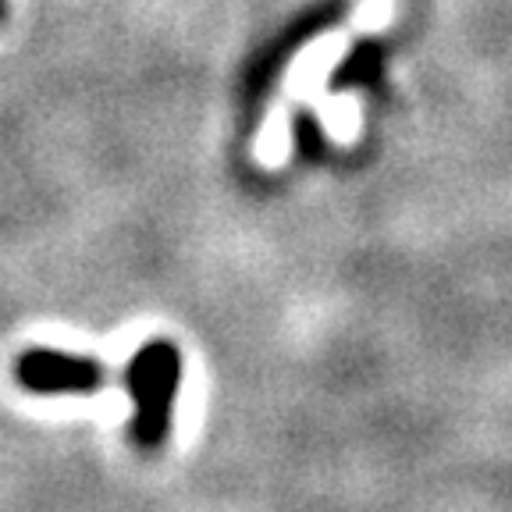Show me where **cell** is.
<instances>
[{"label":"cell","mask_w":512,"mask_h":512,"mask_svg":"<svg viewBox=\"0 0 512 512\" xmlns=\"http://www.w3.org/2000/svg\"><path fill=\"white\" fill-rule=\"evenodd\" d=\"M128 395H132V441L139 448H160L171 434L175 399L182 388V352L168 338H153L128 363Z\"/></svg>","instance_id":"cell-1"},{"label":"cell","mask_w":512,"mask_h":512,"mask_svg":"<svg viewBox=\"0 0 512 512\" xmlns=\"http://www.w3.org/2000/svg\"><path fill=\"white\" fill-rule=\"evenodd\" d=\"M15 377L36 395H89L107 384V367L93 356H72L57 349H29L18 356Z\"/></svg>","instance_id":"cell-2"},{"label":"cell","mask_w":512,"mask_h":512,"mask_svg":"<svg viewBox=\"0 0 512 512\" xmlns=\"http://www.w3.org/2000/svg\"><path fill=\"white\" fill-rule=\"evenodd\" d=\"M381 54H384V47L377 40L360 43V47L352 50V54L338 64L335 86L338 89H342V86H367V82L377 75V68H381Z\"/></svg>","instance_id":"cell-3"},{"label":"cell","mask_w":512,"mask_h":512,"mask_svg":"<svg viewBox=\"0 0 512 512\" xmlns=\"http://www.w3.org/2000/svg\"><path fill=\"white\" fill-rule=\"evenodd\" d=\"M4 15H8V4H4V0H0V22H4Z\"/></svg>","instance_id":"cell-4"}]
</instances>
